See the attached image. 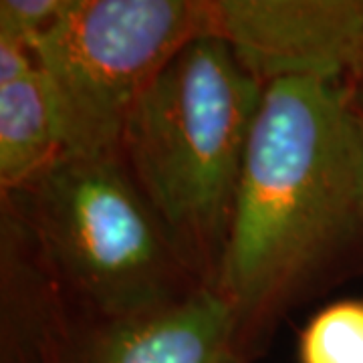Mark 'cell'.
Here are the masks:
<instances>
[{
    "label": "cell",
    "instance_id": "cell-1",
    "mask_svg": "<svg viewBox=\"0 0 363 363\" xmlns=\"http://www.w3.org/2000/svg\"><path fill=\"white\" fill-rule=\"evenodd\" d=\"M363 247V111L347 79L264 87L214 286L242 337L311 295Z\"/></svg>",
    "mask_w": 363,
    "mask_h": 363
},
{
    "label": "cell",
    "instance_id": "cell-2",
    "mask_svg": "<svg viewBox=\"0 0 363 363\" xmlns=\"http://www.w3.org/2000/svg\"><path fill=\"white\" fill-rule=\"evenodd\" d=\"M264 85L218 37L186 45L133 111L121 156L176 245L214 283Z\"/></svg>",
    "mask_w": 363,
    "mask_h": 363
},
{
    "label": "cell",
    "instance_id": "cell-3",
    "mask_svg": "<svg viewBox=\"0 0 363 363\" xmlns=\"http://www.w3.org/2000/svg\"><path fill=\"white\" fill-rule=\"evenodd\" d=\"M2 206L35 238L75 315H142L206 285L121 154H63Z\"/></svg>",
    "mask_w": 363,
    "mask_h": 363
},
{
    "label": "cell",
    "instance_id": "cell-4",
    "mask_svg": "<svg viewBox=\"0 0 363 363\" xmlns=\"http://www.w3.org/2000/svg\"><path fill=\"white\" fill-rule=\"evenodd\" d=\"M206 35V0H71L33 43L67 156L121 154L145 91Z\"/></svg>",
    "mask_w": 363,
    "mask_h": 363
},
{
    "label": "cell",
    "instance_id": "cell-5",
    "mask_svg": "<svg viewBox=\"0 0 363 363\" xmlns=\"http://www.w3.org/2000/svg\"><path fill=\"white\" fill-rule=\"evenodd\" d=\"M208 28L267 87L363 71V0H206Z\"/></svg>",
    "mask_w": 363,
    "mask_h": 363
},
{
    "label": "cell",
    "instance_id": "cell-6",
    "mask_svg": "<svg viewBox=\"0 0 363 363\" xmlns=\"http://www.w3.org/2000/svg\"><path fill=\"white\" fill-rule=\"evenodd\" d=\"M250 347L214 286L131 317H67L39 363H248Z\"/></svg>",
    "mask_w": 363,
    "mask_h": 363
},
{
    "label": "cell",
    "instance_id": "cell-7",
    "mask_svg": "<svg viewBox=\"0 0 363 363\" xmlns=\"http://www.w3.org/2000/svg\"><path fill=\"white\" fill-rule=\"evenodd\" d=\"M65 154L51 91L40 67L0 85V192L23 190Z\"/></svg>",
    "mask_w": 363,
    "mask_h": 363
},
{
    "label": "cell",
    "instance_id": "cell-8",
    "mask_svg": "<svg viewBox=\"0 0 363 363\" xmlns=\"http://www.w3.org/2000/svg\"><path fill=\"white\" fill-rule=\"evenodd\" d=\"M301 363H363V301L347 298L315 313L298 339Z\"/></svg>",
    "mask_w": 363,
    "mask_h": 363
},
{
    "label": "cell",
    "instance_id": "cell-9",
    "mask_svg": "<svg viewBox=\"0 0 363 363\" xmlns=\"http://www.w3.org/2000/svg\"><path fill=\"white\" fill-rule=\"evenodd\" d=\"M71 0H2L0 37L33 43L43 37L67 13Z\"/></svg>",
    "mask_w": 363,
    "mask_h": 363
},
{
    "label": "cell",
    "instance_id": "cell-10",
    "mask_svg": "<svg viewBox=\"0 0 363 363\" xmlns=\"http://www.w3.org/2000/svg\"><path fill=\"white\" fill-rule=\"evenodd\" d=\"M37 67V55L28 43L13 37H0V85L26 77Z\"/></svg>",
    "mask_w": 363,
    "mask_h": 363
},
{
    "label": "cell",
    "instance_id": "cell-11",
    "mask_svg": "<svg viewBox=\"0 0 363 363\" xmlns=\"http://www.w3.org/2000/svg\"><path fill=\"white\" fill-rule=\"evenodd\" d=\"M353 85V95H355V101L359 105V109L363 111V71L357 75V77L351 81Z\"/></svg>",
    "mask_w": 363,
    "mask_h": 363
}]
</instances>
